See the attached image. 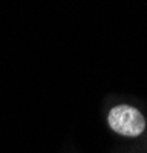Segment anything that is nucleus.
<instances>
[{"label":"nucleus","instance_id":"f257e3e1","mask_svg":"<svg viewBox=\"0 0 147 153\" xmlns=\"http://www.w3.org/2000/svg\"><path fill=\"white\" fill-rule=\"evenodd\" d=\"M107 123L115 133L122 136H138L146 129L143 113L132 106H115L107 115Z\"/></svg>","mask_w":147,"mask_h":153}]
</instances>
